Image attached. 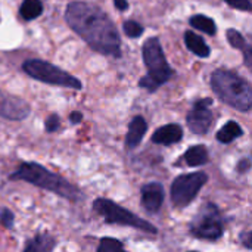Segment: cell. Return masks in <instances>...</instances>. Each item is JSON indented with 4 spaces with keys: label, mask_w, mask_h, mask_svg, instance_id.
I'll return each instance as SVG.
<instances>
[{
    "label": "cell",
    "mask_w": 252,
    "mask_h": 252,
    "mask_svg": "<svg viewBox=\"0 0 252 252\" xmlns=\"http://www.w3.org/2000/svg\"><path fill=\"white\" fill-rule=\"evenodd\" d=\"M65 21L93 50L114 58L121 56V38L111 18L96 4L71 1L65 9Z\"/></svg>",
    "instance_id": "1"
},
{
    "label": "cell",
    "mask_w": 252,
    "mask_h": 252,
    "mask_svg": "<svg viewBox=\"0 0 252 252\" xmlns=\"http://www.w3.org/2000/svg\"><path fill=\"white\" fill-rule=\"evenodd\" d=\"M10 180L34 185L71 202H78L83 199V192L75 185L37 162H22L16 171L10 174Z\"/></svg>",
    "instance_id": "2"
},
{
    "label": "cell",
    "mask_w": 252,
    "mask_h": 252,
    "mask_svg": "<svg viewBox=\"0 0 252 252\" xmlns=\"http://www.w3.org/2000/svg\"><path fill=\"white\" fill-rule=\"evenodd\" d=\"M211 87L214 93L227 105L238 111H250L252 108L251 84L238 74L226 69H217L211 75Z\"/></svg>",
    "instance_id": "3"
},
{
    "label": "cell",
    "mask_w": 252,
    "mask_h": 252,
    "mask_svg": "<svg viewBox=\"0 0 252 252\" xmlns=\"http://www.w3.org/2000/svg\"><path fill=\"white\" fill-rule=\"evenodd\" d=\"M142 53H143V62L148 66V75L140 80L139 86L149 92H155L159 86H162L170 80L173 71L164 56L159 38L151 37L149 40H146Z\"/></svg>",
    "instance_id": "4"
},
{
    "label": "cell",
    "mask_w": 252,
    "mask_h": 252,
    "mask_svg": "<svg viewBox=\"0 0 252 252\" xmlns=\"http://www.w3.org/2000/svg\"><path fill=\"white\" fill-rule=\"evenodd\" d=\"M22 71L30 75L31 78L52 84V86H59V87H66V89H74V90H81L83 83L71 75L69 72L63 71L62 68L41 61V59H28L22 63Z\"/></svg>",
    "instance_id": "5"
},
{
    "label": "cell",
    "mask_w": 252,
    "mask_h": 252,
    "mask_svg": "<svg viewBox=\"0 0 252 252\" xmlns=\"http://www.w3.org/2000/svg\"><path fill=\"white\" fill-rule=\"evenodd\" d=\"M93 210L96 213H99L105 219V221L109 224L130 226V227H134V229H139V230H143L148 233H154V235L158 232L154 224L148 223L146 220H142L136 214L130 213L128 210L120 207L118 204H115L109 199H105V198L96 199L93 202Z\"/></svg>",
    "instance_id": "6"
},
{
    "label": "cell",
    "mask_w": 252,
    "mask_h": 252,
    "mask_svg": "<svg viewBox=\"0 0 252 252\" xmlns=\"http://www.w3.org/2000/svg\"><path fill=\"white\" fill-rule=\"evenodd\" d=\"M208 176L205 173H192L183 174L177 177L171 186V198L177 207L189 205L201 190V188L207 183Z\"/></svg>",
    "instance_id": "7"
},
{
    "label": "cell",
    "mask_w": 252,
    "mask_h": 252,
    "mask_svg": "<svg viewBox=\"0 0 252 252\" xmlns=\"http://www.w3.org/2000/svg\"><path fill=\"white\" fill-rule=\"evenodd\" d=\"M192 233L201 239L216 241L223 235V224L219 214V210L210 204L201 210L195 223L192 224Z\"/></svg>",
    "instance_id": "8"
},
{
    "label": "cell",
    "mask_w": 252,
    "mask_h": 252,
    "mask_svg": "<svg viewBox=\"0 0 252 252\" xmlns=\"http://www.w3.org/2000/svg\"><path fill=\"white\" fill-rule=\"evenodd\" d=\"M31 114L30 105L18 96L0 90V117L10 121H22Z\"/></svg>",
    "instance_id": "9"
},
{
    "label": "cell",
    "mask_w": 252,
    "mask_h": 252,
    "mask_svg": "<svg viewBox=\"0 0 252 252\" xmlns=\"http://www.w3.org/2000/svg\"><path fill=\"white\" fill-rule=\"evenodd\" d=\"M211 99L198 100L188 114V126L195 134H205L213 124V112L210 111Z\"/></svg>",
    "instance_id": "10"
},
{
    "label": "cell",
    "mask_w": 252,
    "mask_h": 252,
    "mask_svg": "<svg viewBox=\"0 0 252 252\" xmlns=\"http://www.w3.org/2000/svg\"><path fill=\"white\" fill-rule=\"evenodd\" d=\"M164 202V188L158 182L148 183L142 188V205L149 213H157Z\"/></svg>",
    "instance_id": "11"
},
{
    "label": "cell",
    "mask_w": 252,
    "mask_h": 252,
    "mask_svg": "<svg viewBox=\"0 0 252 252\" xmlns=\"http://www.w3.org/2000/svg\"><path fill=\"white\" fill-rule=\"evenodd\" d=\"M182 137H183V130L179 124H167L154 133L152 142L158 145H173L180 142Z\"/></svg>",
    "instance_id": "12"
},
{
    "label": "cell",
    "mask_w": 252,
    "mask_h": 252,
    "mask_svg": "<svg viewBox=\"0 0 252 252\" xmlns=\"http://www.w3.org/2000/svg\"><path fill=\"white\" fill-rule=\"evenodd\" d=\"M146 130H148V124H146L145 118L143 117H134L128 126V131L126 136V146L128 149H134L136 146H139Z\"/></svg>",
    "instance_id": "13"
},
{
    "label": "cell",
    "mask_w": 252,
    "mask_h": 252,
    "mask_svg": "<svg viewBox=\"0 0 252 252\" xmlns=\"http://www.w3.org/2000/svg\"><path fill=\"white\" fill-rule=\"evenodd\" d=\"M56 247V239L50 233H40L30 239L22 252H52Z\"/></svg>",
    "instance_id": "14"
},
{
    "label": "cell",
    "mask_w": 252,
    "mask_h": 252,
    "mask_svg": "<svg viewBox=\"0 0 252 252\" xmlns=\"http://www.w3.org/2000/svg\"><path fill=\"white\" fill-rule=\"evenodd\" d=\"M185 43L188 46V49L190 52H193L195 55L201 56V58H207L210 55V47L208 44L204 41V38L192 31H186L185 34Z\"/></svg>",
    "instance_id": "15"
},
{
    "label": "cell",
    "mask_w": 252,
    "mask_h": 252,
    "mask_svg": "<svg viewBox=\"0 0 252 252\" xmlns=\"http://www.w3.org/2000/svg\"><path fill=\"white\" fill-rule=\"evenodd\" d=\"M185 159L190 167H199L204 165L208 161V151L205 146L202 145H196L188 149V152L185 154Z\"/></svg>",
    "instance_id": "16"
},
{
    "label": "cell",
    "mask_w": 252,
    "mask_h": 252,
    "mask_svg": "<svg viewBox=\"0 0 252 252\" xmlns=\"http://www.w3.org/2000/svg\"><path fill=\"white\" fill-rule=\"evenodd\" d=\"M43 13L41 0H24L19 6V15L25 21H32Z\"/></svg>",
    "instance_id": "17"
},
{
    "label": "cell",
    "mask_w": 252,
    "mask_h": 252,
    "mask_svg": "<svg viewBox=\"0 0 252 252\" xmlns=\"http://www.w3.org/2000/svg\"><path fill=\"white\" fill-rule=\"evenodd\" d=\"M242 136V128L238 123L235 121H229L219 133H217V140L221 143H230L235 139Z\"/></svg>",
    "instance_id": "18"
},
{
    "label": "cell",
    "mask_w": 252,
    "mask_h": 252,
    "mask_svg": "<svg viewBox=\"0 0 252 252\" xmlns=\"http://www.w3.org/2000/svg\"><path fill=\"white\" fill-rule=\"evenodd\" d=\"M190 25L199 31H204L205 34H210V35H214L216 31H217V27H216V22L205 16V15H195L190 18Z\"/></svg>",
    "instance_id": "19"
},
{
    "label": "cell",
    "mask_w": 252,
    "mask_h": 252,
    "mask_svg": "<svg viewBox=\"0 0 252 252\" xmlns=\"http://www.w3.org/2000/svg\"><path fill=\"white\" fill-rule=\"evenodd\" d=\"M97 252H127L124 245L114 238H103L99 244Z\"/></svg>",
    "instance_id": "20"
},
{
    "label": "cell",
    "mask_w": 252,
    "mask_h": 252,
    "mask_svg": "<svg viewBox=\"0 0 252 252\" xmlns=\"http://www.w3.org/2000/svg\"><path fill=\"white\" fill-rule=\"evenodd\" d=\"M123 30L130 38H137L143 34V27L136 21H126L123 24Z\"/></svg>",
    "instance_id": "21"
},
{
    "label": "cell",
    "mask_w": 252,
    "mask_h": 252,
    "mask_svg": "<svg viewBox=\"0 0 252 252\" xmlns=\"http://www.w3.org/2000/svg\"><path fill=\"white\" fill-rule=\"evenodd\" d=\"M227 40L235 49H244L247 46L244 35L236 30H227Z\"/></svg>",
    "instance_id": "22"
},
{
    "label": "cell",
    "mask_w": 252,
    "mask_h": 252,
    "mask_svg": "<svg viewBox=\"0 0 252 252\" xmlns=\"http://www.w3.org/2000/svg\"><path fill=\"white\" fill-rule=\"evenodd\" d=\"M61 127V118L58 114H50L44 121V128L47 133H55Z\"/></svg>",
    "instance_id": "23"
},
{
    "label": "cell",
    "mask_w": 252,
    "mask_h": 252,
    "mask_svg": "<svg viewBox=\"0 0 252 252\" xmlns=\"http://www.w3.org/2000/svg\"><path fill=\"white\" fill-rule=\"evenodd\" d=\"M13 221H15L13 213L10 210H7V208H1L0 210V223L6 229H12L13 227Z\"/></svg>",
    "instance_id": "24"
},
{
    "label": "cell",
    "mask_w": 252,
    "mask_h": 252,
    "mask_svg": "<svg viewBox=\"0 0 252 252\" xmlns=\"http://www.w3.org/2000/svg\"><path fill=\"white\" fill-rule=\"evenodd\" d=\"M226 1L229 6L235 7V9H239V10H251L252 4L250 0H223Z\"/></svg>",
    "instance_id": "25"
},
{
    "label": "cell",
    "mask_w": 252,
    "mask_h": 252,
    "mask_svg": "<svg viewBox=\"0 0 252 252\" xmlns=\"http://www.w3.org/2000/svg\"><path fill=\"white\" fill-rule=\"evenodd\" d=\"M241 241H242V244H244L247 248H252V232L244 233V235L241 236Z\"/></svg>",
    "instance_id": "26"
},
{
    "label": "cell",
    "mask_w": 252,
    "mask_h": 252,
    "mask_svg": "<svg viewBox=\"0 0 252 252\" xmlns=\"http://www.w3.org/2000/svg\"><path fill=\"white\" fill-rule=\"evenodd\" d=\"M81 120H83V114H81V112L74 111V112L69 114V121H71L72 124H78V123H81Z\"/></svg>",
    "instance_id": "27"
},
{
    "label": "cell",
    "mask_w": 252,
    "mask_h": 252,
    "mask_svg": "<svg viewBox=\"0 0 252 252\" xmlns=\"http://www.w3.org/2000/svg\"><path fill=\"white\" fill-rule=\"evenodd\" d=\"M244 58H245V65L252 69V47H247L245 49Z\"/></svg>",
    "instance_id": "28"
},
{
    "label": "cell",
    "mask_w": 252,
    "mask_h": 252,
    "mask_svg": "<svg viewBox=\"0 0 252 252\" xmlns=\"http://www.w3.org/2000/svg\"><path fill=\"white\" fill-rule=\"evenodd\" d=\"M114 4L118 10H126L128 7V3L127 0H114Z\"/></svg>",
    "instance_id": "29"
},
{
    "label": "cell",
    "mask_w": 252,
    "mask_h": 252,
    "mask_svg": "<svg viewBox=\"0 0 252 252\" xmlns=\"http://www.w3.org/2000/svg\"><path fill=\"white\" fill-rule=\"evenodd\" d=\"M248 167H250V162H247V161H245V162L239 164V167H238V168H239V171H247L245 168H248Z\"/></svg>",
    "instance_id": "30"
},
{
    "label": "cell",
    "mask_w": 252,
    "mask_h": 252,
    "mask_svg": "<svg viewBox=\"0 0 252 252\" xmlns=\"http://www.w3.org/2000/svg\"><path fill=\"white\" fill-rule=\"evenodd\" d=\"M192 252H195V251H192Z\"/></svg>",
    "instance_id": "31"
}]
</instances>
